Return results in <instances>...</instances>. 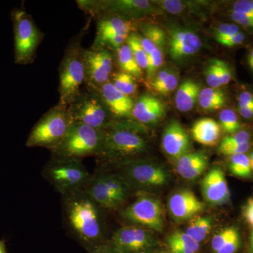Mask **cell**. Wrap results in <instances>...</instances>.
<instances>
[{
	"label": "cell",
	"mask_w": 253,
	"mask_h": 253,
	"mask_svg": "<svg viewBox=\"0 0 253 253\" xmlns=\"http://www.w3.org/2000/svg\"><path fill=\"white\" fill-rule=\"evenodd\" d=\"M73 123H81L106 131L114 120L99 91L87 86L68 106Z\"/></svg>",
	"instance_id": "obj_9"
},
{
	"label": "cell",
	"mask_w": 253,
	"mask_h": 253,
	"mask_svg": "<svg viewBox=\"0 0 253 253\" xmlns=\"http://www.w3.org/2000/svg\"><path fill=\"white\" fill-rule=\"evenodd\" d=\"M208 158L204 151L189 152L176 161V171L186 180L199 178L208 167Z\"/></svg>",
	"instance_id": "obj_20"
},
{
	"label": "cell",
	"mask_w": 253,
	"mask_h": 253,
	"mask_svg": "<svg viewBox=\"0 0 253 253\" xmlns=\"http://www.w3.org/2000/svg\"><path fill=\"white\" fill-rule=\"evenodd\" d=\"M140 29L142 33L141 35L154 43L157 47L161 49V48L166 45L167 42L166 33L156 25L144 23L141 25Z\"/></svg>",
	"instance_id": "obj_31"
},
{
	"label": "cell",
	"mask_w": 253,
	"mask_h": 253,
	"mask_svg": "<svg viewBox=\"0 0 253 253\" xmlns=\"http://www.w3.org/2000/svg\"><path fill=\"white\" fill-rule=\"evenodd\" d=\"M240 114L246 119L253 118V106L249 107H239Z\"/></svg>",
	"instance_id": "obj_50"
},
{
	"label": "cell",
	"mask_w": 253,
	"mask_h": 253,
	"mask_svg": "<svg viewBox=\"0 0 253 253\" xmlns=\"http://www.w3.org/2000/svg\"><path fill=\"white\" fill-rule=\"evenodd\" d=\"M126 44L130 48L131 53L141 69L147 70L148 56L141 46L137 33H132L128 36Z\"/></svg>",
	"instance_id": "obj_30"
},
{
	"label": "cell",
	"mask_w": 253,
	"mask_h": 253,
	"mask_svg": "<svg viewBox=\"0 0 253 253\" xmlns=\"http://www.w3.org/2000/svg\"><path fill=\"white\" fill-rule=\"evenodd\" d=\"M171 217L176 222L191 220L196 214L203 212L206 205L200 201L193 191L179 190L171 195L168 201Z\"/></svg>",
	"instance_id": "obj_14"
},
{
	"label": "cell",
	"mask_w": 253,
	"mask_h": 253,
	"mask_svg": "<svg viewBox=\"0 0 253 253\" xmlns=\"http://www.w3.org/2000/svg\"><path fill=\"white\" fill-rule=\"evenodd\" d=\"M162 5L163 8L171 14H178L184 9V4L180 1H163Z\"/></svg>",
	"instance_id": "obj_45"
},
{
	"label": "cell",
	"mask_w": 253,
	"mask_h": 253,
	"mask_svg": "<svg viewBox=\"0 0 253 253\" xmlns=\"http://www.w3.org/2000/svg\"><path fill=\"white\" fill-rule=\"evenodd\" d=\"M0 253H7L4 241H0Z\"/></svg>",
	"instance_id": "obj_53"
},
{
	"label": "cell",
	"mask_w": 253,
	"mask_h": 253,
	"mask_svg": "<svg viewBox=\"0 0 253 253\" xmlns=\"http://www.w3.org/2000/svg\"><path fill=\"white\" fill-rule=\"evenodd\" d=\"M169 73H170V71L169 69L165 68V69L161 70V71L156 73V76L152 79V82H151V86H152L153 89H155V88L159 86L166 79Z\"/></svg>",
	"instance_id": "obj_49"
},
{
	"label": "cell",
	"mask_w": 253,
	"mask_h": 253,
	"mask_svg": "<svg viewBox=\"0 0 253 253\" xmlns=\"http://www.w3.org/2000/svg\"><path fill=\"white\" fill-rule=\"evenodd\" d=\"M105 131L81 123H73L61 144L51 151V157L82 160L97 158L104 144Z\"/></svg>",
	"instance_id": "obj_6"
},
{
	"label": "cell",
	"mask_w": 253,
	"mask_h": 253,
	"mask_svg": "<svg viewBox=\"0 0 253 253\" xmlns=\"http://www.w3.org/2000/svg\"><path fill=\"white\" fill-rule=\"evenodd\" d=\"M231 17L235 22L247 28H253V16L232 11Z\"/></svg>",
	"instance_id": "obj_43"
},
{
	"label": "cell",
	"mask_w": 253,
	"mask_h": 253,
	"mask_svg": "<svg viewBox=\"0 0 253 253\" xmlns=\"http://www.w3.org/2000/svg\"><path fill=\"white\" fill-rule=\"evenodd\" d=\"M248 62H249L250 68L253 71V50L249 54V57H248Z\"/></svg>",
	"instance_id": "obj_52"
},
{
	"label": "cell",
	"mask_w": 253,
	"mask_h": 253,
	"mask_svg": "<svg viewBox=\"0 0 253 253\" xmlns=\"http://www.w3.org/2000/svg\"><path fill=\"white\" fill-rule=\"evenodd\" d=\"M200 85L193 80L183 82L176 91L175 104L179 111L189 112L194 107L199 100Z\"/></svg>",
	"instance_id": "obj_23"
},
{
	"label": "cell",
	"mask_w": 253,
	"mask_h": 253,
	"mask_svg": "<svg viewBox=\"0 0 253 253\" xmlns=\"http://www.w3.org/2000/svg\"><path fill=\"white\" fill-rule=\"evenodd\" d=\"M202 42L195 33L180 31L173 33L169 41V55L174 61L185 59L199 52Z\"/></svg>",
	"instance_id": "obj_19"
},
{
	"label": "cell",
	"mask_w": 253,
	"mask_h": 253,
	"mask_svg": "<svg viewBox=\"0 0 253 253\" xmlns=\"http://www.w3.org/2000/svg\"><path fill=\"white\" fill-rule=\"evenodd\" d=\"M241 246V239L239 230L216 253H236Z\"/></svg>",
	"instance_id": "obj_40"
},
{
	"label": "cell",
	"mask_w": 253,
	"mask_h": 253,
	"mask_svg": "<svg viewBox=\"0 0 253 253\" xmlns=\"http://www.w3.org/2000/svg\"><path fill=\"white\" fill-rule=\"evenodd\" d=\"M146 126L134 120L113 121L105 131L104 144L96 158L100 166L112 167L136 158H142L149 150L144 137Z\"/></svg>",
	"instance_id": "obj_2"
},
{
	"label": "cell",
	"mask_w": 253,
	"mask_h": 253,
	"mask_svg": "<svg viewBox=\"0 0 253 253\" xmlns=\"http://www.w3.org/2000/svg\"><path fill=\"white\" fill-rule=\"evenodd\" d=\"M88 253H120L110 241L100 245Z\"/></svg>",
	"instance_id": "obj_48"
},
{
	"label": "cell",
	"mask_w": 253,
	"mask_h": 253,
	"mask_svg": "<svg viewBox=\"0 0 253 253\" xmlns=\"http://www.w3.org/2000/svg\"><path fill=\"white\" fill-rule=\"evenodd\" d=\"M162 146L165 153L175 161L189 152L191 148L189 136L177 121H171L165 128Z\"/></svg>",
	"instance_id": "obj_17"
},
{
	"label": "cell",
	"mask_w": 253,
	"mask_h": 253,
	"mask_svg": "<svg viewBox=\"0 0 253 253\" xmlns=\"http://www.w3.org/2000/svg\"><path fill=\"white\" fill-rule=\"evenodd\" d=\"M166 113L164 104L150 94L141 95L134 104L132 117L143 126L157 124Z\"/></svg>",
	"instance_id": "obj_18"
},
{
	"label": "cell",
	"mask_w": 253,
	"mask_h": 253,
	"mask_svg": "<svg viewBox=\"0 0 253 253\" xmlns=\"http://www.w3.org/2000/svg\"><path fill=\"white\" fill-rule=\"evenodd\" d=\"M249 158L250 161H251V168H252L253 170V151L251 153V155H250Z\"/></svg>",
	"instance_id": "obj_54"
},
{
	"label": "cell",
	"mask_w": 253,
	"mask_h": 253,
	"mask_svg": "<svg viewBox=\"0 0 253 253\" xmlns=\"http://www.w3.org/2000/svg\"><path fill=\"white\" fill-rule=\"evenodd\" d=\"M117 216L123 225L141 226L154 232H162L164 229L162 204L147 193H137L134 201L120 210Z\"/></svg>",
	"instance_id": "obj_10"
},
{
	"label": "cell",
	"mask_w": 253,
	"mask_h": 253,
	"mask_svg": "<svg viewBox=\"0 0 253 253\" xmlns=\"http://www.w3.org/2000/svg\"><path fill=\"white\" fill-rule=\"evenodd\" d=\"M251 142L249 141V142L245 143V144L231 146V147L218 150V151L220 154L229 156L244 154L249 151L250 148H251Z\"/></svg>",
	"instance_id": "obj_42"
},
{
	"label": "cell",
	"mask_w": 253,
	"mask_h": 253,
	"mask_svg": "<svg viewBox=\"0 0 253 253\" xmlns=\"http://www.w3.org/2000/svg\"><path fill=\"white\" fill-rule=\"evenodd\" d=\"M163 54L162 50L156 47L148 55V68L146 70V76L149 80H152L157 73L158 68L162 66Z\"/></svg>",
	"instance_id": "obj_34"
},
{
	"label": "cell",
	"mask_w": 253,
	"mask_h": 253,
	"mask_svg": "<svg viewBox=\"0 0 253 253\" xmlns=\"http://www.w3.org/2000/svg\"><path fill=\"white\" fill-rule=\"evenodd\" d=\"M166 246L174 253H199L201 245L183 231H174L166 239Z\"/></svg>",
	"instance_id": "obj_24"
},
{
	"label": "cell",
	"mask_w": 253,
	"mask_h": 253,
	"mask_svg": "<svg viewBox=\"0 0 253 253\" xmlns=\"http://www.w3.org/2000/svg\"><path fill=\"white\" fill-rule=\"evenodd\" d=\"M73 122L68 107L58 104L35 125L28 136L27 147H42L52 151L67 134Z\"/></svg>",
	"instance_id": "obj_8"
},
{
	"label": "cell",
	"mask_w": 253,
	"mask_h": 253,
	"mask_svg": "<svg viewBox=\"0 0 253 253\" xmlns=\"http://www.w3.org/2000/svg\"><path fill=\"white\" fill-rule=\"evenodd\" d=\"M104 100L114 121L131 119L134 99L116 89L110 82L96 89Z\"/></svg>",
	"instance_id": "obj_16"
},
{
	"label": "cell",
	"mask_w": 253,
	"mask_h": 253,
	"mask_svg": "<svg viewBox=\"0 0 253 253\" xmlns=\"http://www.w3.org/2000/svg\"><path fill=\"white\" fill-rule=\"evenodd\" d=\"M42 176L61 196L84 189L90 179L82 160L51 157L41 172Z\"/></svg>",
	"instance_id": "obj_7"
},
{
	"label": "cell",
	"mask_w": 253,
	"mask_h": 253,
	"mask_svg": "<svg viewBox=\"0 0 253 253\" xmlns=\"http://www.w3.org/2000/svg\"><path fill=\"white\" fill-rule=\"evenodd\" d=\"M201 191L205 201L213 206H221L230 201V191L224 171L212 168L201 181Z\"/></svg>",
	"instance_id": "obj_15"
},
{
	"label": "cell",
	"mask_w": 253,
	"mask_h": 253,
	"mask_svg": "<svg viewBox=\"0 0 253 253\" xmlns=\"http://www.w3.org/2000/svg\"><path fill=\"white\" fill-rule=\"evenodd\" d=\"M219 126L226 134H232L241 129V123L237 115L233 110H223L219 114Z\"/></svg>",
	"instance_id": "obj_32"
},
{
	"label": "cell",
	"mask_w": 253,
	"mask_h": 253,
	"mask_svg": "<svg viewBox=\"0 0 253 253\" xmlns=\"http://www.w3.org/2000/svg\"><path fill=\"white\" fill-rule=\"evenodd\" d=\"M229 168L231 174L240 178H249L252 174L251 161L246 154L229 156Z\"/></svg>",
	"instance_id": "obj_29"
},
{
	"label": "cell",
	"mask_w": 253,
	"mask_h": 253,
	"mask_svg": "<svg viewBox=\"0 0 253 253\" xmlns=\"http://www.w3.org/2000/svg\"><path fill=\"white\" fill-rule=\"evenodd\" d=\"M239 32V28L236 25L231 24V23H223L216 28L214 36L218 42L227 39Z\"/></svg>",
	"instance_id": "obj_37"
},
{
	"label": "cell",
	"mask_w": 253,
	"mask_h": 253,
	"mask_svg": "<svg viewBox=\"0 0 253 253\" xmlns=\"http://www.w3.org/2000/svg\"><path fill=\"white\" fill-rule=\"evenodd\" d=\"M251 139V134L247 131H239L234 134L226 136L221 141L218 150L226 149L231 146H237L249 142Z\"/></svg>",
	"instance_id": "obj_35"
},
{
	"label": "cell",
	"mask_w": 253,
	"mask_h": 253,
	"mask_svg": "<svg viewBox=\"0 0 253 253\" xmlns=\"http://www.w3.org/2000/svg\"><path fill=\"white\" fill-rule=\"evenodd\" d=\"M217 68L218 78L220 81L221 85H226L230 83L231 78V68L229 65L224 61L219 59H214Z\"/></svg>",
	"instance_id": "obj_38"
},
{
	"label": "cell",
	"mask_w": 253,
	"mask_h": 253,
	"mask_svg": "<svg viewBox=\"0 0 253 253\" xmlns=\"http://www.w3.org/2000/svg\"><path fill=\"white\" fill-rule=\"evenodd\" d=\"M232 11L253 16V0H240L233 5Z\"/></svg>",
	"instance_id": "obj_41"
},
{
	"label": "cell",
	"mask_w": 253,
	"mask_h": 253,
	"mask_svg": "<svg viewBox=\"0 0 253 253\" xmlns=\"http://www.w3.org/2000/svg\"><path fill=\"white\" fill-rule=\"evenodd\" d=\"M135 30V24L111 14H103L97 18V31L96 36L106 35H121L129 36Z\"/></svg>",
	"instance_id": "obj_21"
},
{
	"label": "cell",
	"mask_w": 253,
	"mask_h": 253,
	"mask_svg": "<svg viewBox=\"0 0 253 253\" xmlns=\"http://www.w3.org/2000/svg\"><path fill=\"white\" fill-rule=\"evenodd\" d=\"M157 253H174L172 252V251H169V250H166V251H161V250H159V251H158Z\"/></svg>",
	"instance_id": "obj_55"
},
{
	"label": "cell",
	"mask_w": 253,
	"mask_h": 253,
	"mask_svg": "<svg viewBox=\"0 0 253 253\" xmlns=\"http://www.w3.org/2000/svg\"><path fill=\"white\" fill-rule=\"evenodd\" d=\"M249 253H253V230L251 231L249 236Z\"/></svg>",
	"instance_id": "obj_51"
},
{
	"label": "cell",
	"mask_w": 253,
	"mask_h": 253,
	"mask_svg": "<svg viewBox=\"0 0 253 253\" xmlns=\"http://www.w3.org/2000/svg\"><path fill=\"white\" fill-rule=\"evenodd\" d=\"M109 241L120 253H157L161 247L154 231L138 226H121Z\"/></svg>",
	"instance_id": "obj_12"
},
{
	"label": "cell",
	"mask_w": 253,
	"mask_h": 253,
	"mask_svg": "<svg viewBox=\"0 0 253 253\" xmlns=\"http://www.w3.org/2000/svg\"><path fill=\"white\" fill-rule=\"evenodd\" d=\"M243 214L248 224L253 229V198L248 200L243 210Z\"/></svg>",
	"instance_id": "obj_46"
},
{
	"label": "cell",
	"mask_w": 253,
	"mask_h": 253,
	"mask_svg": "<svg viewBox=\"0 0 253 253\" xmlns=\"http://www.w3.org/2000/svg\"><path fill=\"white\" fill-rule=\"evenodd\" d=\"M136 81L137 80L131 75L120 71L113 73L109 82L118 91L131 97L137 91L138 85Z\"/></svg>",
	"instance_id": "obj_28"
},
{
	"label": "cell",
	"mask_w": 253,
	"mask_h": 253,
	"mask_svg": "<svg viewBox=\"0 0 253 253\" xmlns=\"http://www.w3.org/2000/svg\"><path fill=\"white\" fill-rule=\"evenodd\" d=\"M212 227V218L208 216H196L190 220L185 233L201 245L207 239Z\"/></svg>",
	"instance_id": "obj_26"
},
{
	"label": "cell",
	"mask_w": 253,
	"mask_h": 253,
	"mask_svg": "<svg viewBox=\"0 0 253 253\" xmlns=\"http://www.w3.org/2000/svg\"><path fill=\"white\" fill-rule=\"evenodd\" d=\"M81 34L74 37L66 50L59 67V101L58 104L68 107L81 93V86L86 83L84 48L81 45Z\"/></svg>",
	"instance_id": "obj_4"
},
{
	"label": "cell",
	"mask_w": 253,
	"mask_h": 253,
	"mask_svg": "<svg viewBox=\"0 0 253 253\" xmlns=\"http://www.w3.org/2000/svg\"><path fill=\"white\" fill-rule=\"evenodd\" d=\"M237 231L238 229L234 226H229L213 236L211 244V253H217Z\"/></svg>",
	"instance_id": "obj_33"
},
{
	"label": "cell",
	"mask_w": 253,
	"mask_h": 253,
	"mask_svg": "<svg viewBox=\"0 0 253 253\" xmlns=\"http://www.w3.org/2000/svg\"><path fill=\"white\" fill-rule=\"evenodd\" d=\"M116 59L121 71L131 75L136 80H141L143 78V71L138 66L130 48L127 44H123L116 50Z\"/></svg>",
	"instance_id": "obj_25"
},
{
	"label": "cell",
	"mask_w": 253,
	"mask_h": 253,
	"mask_svg": "<svg viewBox=\"0 0 253 253\" xmlns=\"http://www.w3.org/2000/svg\"><path fill=\"white\" fill-rule=\"evenodd\" d=\"M239 107H249L253 106V94L250 91H243L238 98Z\"/></svg>",
	"instance_id": "obj_47"
},
{
	"label": "cell",
	"mask_w": 253,
	"mask_h": 253,
	"mask_svg": "<svg viewBox=\"0 0 253 253\" xmlns=\"http://www.w3.org/2000/svg\"><path fill=\"white\" fill-rule=\"evenodd\" d=\"M84 191L106 212H116L136 194L112 168L98 166Z\"/></svg>",
	"instance_id": "obj_3"
},
{
	"label": "cell",
	"mask_w": 253,
	"mask_h": 253,
	"mask_svg": "<svg viewBox=\"0 0 253 253\" xmlns=\"http://www.w3.org/2000/svg\"><path fill=\"white\" fill-rule=\"evenodd\" d=\"M199 105L207 111H216L225 106L226 98L222 91L215 88L207 87L201 90Z\"/></svg>",
	"instance_id": "obj_27"
},
{
	"label": "cell",
	"mask_w": 253,
	"mask_h": 253,
	"mask_svg": "<svg viewBox=\"0 0 253 253\" xmlns=\"http://www.w3.org/2000/svg\"><path fill=\"white\" fill-rule=\"evenodd\" d=\"M86 83L94 89L109 83L113 74V56L108 49H84Z\"/></svg>",
	"instance_id": "obj_13"
},
{
	"label": "cell",
	"mask_w": 253,
	"mask_h": 253,
	"mask_svg": "<svg viewBox=\"0 0 253 253\" xmlns=\"http://www.w3.org/2000/svg\"><path fill=\"white\" fill-rule=\"evenodd\" d=\"M245 40V36L244 33L239 32L236 33L234 36L230 37L226 40L218 41L221 45L227 46V47H232V46L239 45L242 44Z\"/></svg>",
	"instance_id": "obj_44"
},
{
	"label": "cell",
	"mask_w": 253,
	"mask_h": 253,
	"mask_svg": "<svg viewBox=\"0 0 253 253\" xmlns=\"http://www.w3.org/2000/svg\"><path fill=\"white\" fill-rule=\"evenodd\" d=\"M177 85V76L174 73L170 72L166 79L159 86L155 88L154 90L158 94L166 96L174 91Z\"/></svg>",
	"instance_id": "obj_36"
},
{
	"label": "cell",
	"mask_w": 253,
	"mask_h": 253,
	"mask_svg": "<svg viewBox=\"0 0 253 253\" xmlns=\"http://www.w3.org/2000/svg\"><path fill=\"white\" fill-rule=\"evenodd\" d=\"M11 18L14 23L15 62L30 64L34 61L44 35L24 9L14 10Z\"/></svg>",
	"instance_id": "obj_11"
},
{
	"label": "cell",
	"mask_w": 253,
	"mask_h": 253,
	"mask_svg": "<svg viewBox=\"0 0 253 253\" xmlns=\"http://www.w3.org/2000/svg\"><path fill=\"white\" fill-rule=\"evenodd\" d=\"M205 76H206V82L210 87L215 88V89L220 87L221 83L219 78H218L217 68H216L214 59L211 61V63L206 68V71H205Z\"/></svg>",
	"instance_id": "obj_39"
},
{
	"label": "cell",
	"mask_w": 253,
	"mask_h": 253,
	"mask_svg": "<svg viewBox=\"0 0 253 253\" xmlns=\"http://www.w3.org/2000/svg\"><path fill=\"white\" fill-rule=\"evenodd\" d=\"M192 136L195 140L205 146H214L219 141L221 127L219 123L211 118H204L193 126Z\"/></svg>",
	"instance_id": "obj_22"
},
{
	"label": "cell",
	"mask_w": 253,
	"mask_h": 253,
	"mask_svg": "<svg viewBox=\"0 0 253 253\" xmlns=\"http://www.w3.org/2000/svg\"><path fill=\"white\" fill-rule=\"evenodd\" d=\"M63 226L68 235L89 253L110 240L106 212L84 189L61 196Z\"/></svg>",
	"instance_id": "obj_1"
},
{
	"label": "cell",
	"mask_w": 253,
	"mask_h": 253,
	"mask_svg": "<svg viewBox=\"0 0 253 253\" xmlns=\"http://www.w3.org/2000/svg\"><path fill=\"white\" fill-rule=\"evenodd\" d=\"M136 194L149 193L169 184L170 174L163 165L139 158L112 166Z\"/></svg>",
	"instance_id": "obj_5"
}]
</instances>
